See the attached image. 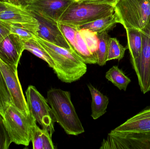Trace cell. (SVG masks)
<instances>
[{
  "label": "cell",
  "mask_w": 150,
  "mask_h": 149,
  "mask_svg": "<svg viewBox=\"0 0 150 149\" xmlns=\"http://www.w3.org/2000/svg\"><path fill=\"white\" fill-rule=\"evenodd\" d=\"M15 4L0 0V13L11 8Z\"/></svg>",
  "instance_id": "29"
},
{
  "label": "cell",
  "mask_w": 150,
  "mask_h": 149,
  "mask_svg": "<svg viewBox=\"0 0 150 149\" xmlns=\"http://www.w3.org/2000/svg\"><path fill=\"white\" fill-rule=\"evenodd\" d=\"M0 21L8 24H38L30 10L25 6L16 5L0 13Z\"/></svg>",
  "instance_id": "15"
},
{
  "label": "cell",
  "mask_w": 150,
  "mask_h": 149,
  "mask_svg": "<svg viewBox=\"0 0 150 149\" xmlns=\"http://www.w3.org/2000/svg\"><path fill=\"white\" fill-rule=\"evenodd\" d=\"M119 23L118 17L115 13L108 15L99 19L94 20L79 27V29H88L97 34L108 31Z\"/></svg>",
  "instance_id": "17"
},
{
  "label": "cell",
  "mask_w": 150,
  "mask_h": 149,
  "mask_svg": "<svg viewBox=\"0 0 150 149\" xmlns=\"http://www.w3.org/2000/svg\"><path fill=\"white\" fill-rule=\"evenodd\" d=\"M105 78L120 90L126 91L131 80L117 66H113L105 74Z\"/></svg>",
  "instance_id": "21"
},
{
  "label": "cell",
  "mask_w": 150,
  "mask_h": 149,
  "mask_svg": "<svg viewBox=\"0 0 150 149\" xmlns=\"http://www.w3.org/2000/svg\"><path fill=\"white\" fill-rule=\"evenodd\" d=\"M10 33V24L0 21V43Z\"/></svg>",
  "instance_id": "28"
},
{
  "label": "cell",
  "mask_w": 150,
  "mask_h": 149,
  "mask_svg": "<svg viewBox=\"0 0 150 149\" xmlns=\"http://www.w3.org/2000/svg\"><path fill=\"white\" fill-rule=\"evenodd\" d=\"M114 10L125 29L141 31L150 19V0H119Z\"/></svg>",
  "instance_id": "4"
},
{
  "label": "cell",
  "mask_w": 150,
  "mask_h": 149,
  "mask_svg": "<svg viewBox=\"0 0 150 149\" xmlns=\"http://www.w3.org/2000/svg\"><path fill=\"white\" fill-rule=\"evenodd\" d=\"M114 12V6L112 5L74 1L65 10L58 22L78 29L83 24L111 15Z\"/></svg>",
  "instance_id": "3"
},
{
  "label": "cell",
  "mask_w": 150,
  "mask_h": 149,
  "mask_svg": "<svg viewBox=\"0 0 150 149\" xmlns=\"http://www.w3.org/2000/svg\"><path fill=\"white\" fill-rule=\"evenodd\" d=\"M3 118L12 143L29 146L31 141L33 128L37 123L30 113L29 114L24 113L12 104L5 111Z\"/></svg>",
  "instance_id": "5"
},
{
  "label": "cell",
  "mask_w": 150,
  "mask_h": 149,
  "mask_svg": "<svg viewBox=\"0 0 150 149\" xmlns=\"http://www.w3.org/2000/svg\"><path fill=\"white\" fill-rule=\"evenodd\" d=\"M10 24V33L19 36L23 42L37 36L38 23H11Z\"/></svg>",
  "instance_id": "20"
},
{
  "label": "cell",
  "mask_w": 150,
  "mask_h": 149,
  "mask_svg": "<svg viewBox=\"0 0 150 149\" xmlns=\"http://www.w3.org/2000/svg\"><path fill=\"white\" fill-rule=\"evenodd\" d=\"M47 100L52 108L55 121L67 134L77 136L85 132L72 103L70 92L52 88L47 91Z\"/></svg>",
  "instance_id": "2"
},
{
  "label": "cell",
  "mask_w": 150,
  "mask_h": 149,
  "mask_svg": "<svg viewBox=\"0 0 150 149\" xmlns=\"http://www.w3.org/2000/svg\"><path fill=\"white\" fill-rule=\"evenodd\" d=\"M127 48L120 43L116 38H110L108 53L107 62L112 59L120 60L124 57Z\"/></svg>",
  "instance_id": "25"
},
{
  "label": "cell",
  "mask_w": 150,
  "mask_h": 149,
  "mask_svg": "<svg viewBox=\"0 0 150 149\" xmlns=\"http://www.w3.org/2000/svg\"><path fill=\"white\" fill-rule=\"evenodd\" d=\"M30 11L38 23L37 36L55 45L73 49L60 29L58 22L48 18L38 12Z\"/></svg>",
  "instance_id": "10"
},
{
  "label": "cell",
  "mask_w": 150,
  "mask_h": 149,
  "mask_svg": "<svg viewBox=\"0 0 150 149\" xmlns=\"http://www.w3.org/2000/svg\"><path fill=\"white\" fill-rule=\"evenodd\" d=\"M26 101L30 114L51 135L54 133L55 121L51 107L46 99L34 86L30 85L25 91Z\"/></svg>",
  "instance_id": "6"
},
{
  "label": "cell",
  "mask_w": 150,
  "mask_h": 149,
  "mask_svg": "<svg viewBox=\"0 0 150 149\" xmlns=\"http://www.w3.org/2000/svg\"><path fill=\"white\" fill-rule=\"evenodd\" d=\"M35 38L52 58L54 63L53 70L62 82L73 83L86 73V64L74 50L55 45L38 36Z\"/></svg>",
  "instance_id": "1"
},
{
  "label": "cell",
  "mask_w": 150,
  "mask_h": 149,
  "mask_svg": "<svg viewBox=\"0 0 150 149\" xmlns=\"http://www.w3.org/2000/svg\"><path fill=\"white\" fill-rule=\"evenodd\" d=\"M1 1H4L7 2L9 3L10 0H1Z\"/></svg>",
  "instance_id": "31"
},
{
  "label": "cell",
  "mask_w": 150,
  "mask_h": 149,
  "mask_svg": "<svg viewBox=\"0 0 150 149\" xmlns=\"http://www.w3.org/2000/svg\"><path fill=\"white\" fill-rule=\"evenodd\" d=\"M88 87L92 98L91 116L97 120L106 113L109 99L91 84H88Z\"/></svg>",
  "instance_id": "16"
},
{
  "label": "cell",
  "mask_w": 150,
  "mask_h": 149,
  "mask_svg": "<svg viewBox=\"0 0 150 149\" xmlns=\"http://www.w3.org/2000/svg\"><path fill=\"white\" fill-rule=\"evenodd\" d=\"M112 131L150 134V106L147 107Z\"/></svg>",
  "instance_id": "14"
},
{
  "label": "cell",
  "mask_w": 150,
  "mask_h": 149,
  "mask_svg": "<svg viewBox=\"0 0 150 149\" xmlns=\"http://www.w3.org/2000/svg\"><path fill=\"white\" fill-rule=\"evenodd\" d=\"M98 45L97 51V64L103 66L107 62L110 36L108 31L98 34Z\"/></svg>",
  "instance_id": "23"
},
{
  "label": "cell",
  "mask_w": 150,
  "mask_h": 149,
  "mask_svg": "<svg viewBox=\"0 0 150 149\" xmlns=\"http://www.w3.org/2000/svg\"><path fill=\"white\" fill-rule=\"evenodd\" d=\"M12 104L10 94L0 69V113L3 117L9 106Z\"/></svg>",
  "instance_id": "24"
},
{
  "label": "cell",
  "mask_w": 150,
  "mask_h": 149,
  "mask_svg": "<svg viewBox=\"0 0 150 149\" xmlns=\"http://www.w3.org/2000/svg\"><path fill=\"white\" fill-rule=\"evenodd\" d=\"M127 37V49L130 55L131 64L139 59L142 50V38L141 31L134 29H126Z\"/></svg>",
  "instance_id": "18"
},
{
  "label": "cell",
  "mask_w": 150,
  "mask_h": 149,
  "mask_svg": "<svg viewBox=\"0 0 150 149\" xmlns=\"http://www.w3.org/2000/svg\"><path fill=\"white\" fill-rule=\"evenodd\" d=\"M141 31L142 38L141 54L131 65L137 76L141 91L145 94L150 91V19Z\"/></svg>",
  "instance_id": "8"
},
{
  "label": "cell",
  "mask_w": 150,
  "mask_h": 149,
  "mask_svg": "<svg viewBox=\"0 0 150 149\" xmlns=\"http://www.w3.org/2000/svg\"><path fill=\"white\" fill-rule=\"evenodd\" d=\"M100 149H150V134L112 130Z\"/></svg>",
  "instance_id": "7"
},
{
  "label": "cell",
  "mask_w": 150,
  "mask_h": 149,
  "mask_svg": "<svg viewBox=\"0 0 150 149\" xmlns=\"http://www.w3.org/2000/svg\"><path fill=\"white\" fill-rule=\"evenodd\" d=\"M24 50L23 41L19 36L10 33L0 43V59L5 64L18 66Z\"/></svg>",
  "instance_id": "13"
},
{
  "label": "cell",
  "mask_w": 150,
  "mask_h": 149,
  "mask_svg": "<svg viewBox=\"0 0 150 149\" xmlns=\"http://www.w3.org/2000/svg\"><path fill=\"white\" fill-rule=\"evenodd\" d=\"M52 136L46 129H41L35 123L33 128L31 141L33 149H54Z\"/></svg>",
  "instance_id": "19"
},
{
  "label": "cell",
  "mask_w": 150,
  "mask_h": 149,
  "mask_svg": "<svg viewBox=\"0 0 150 149\" xmlns=\"http://www.w3.org/2000/svg\"><path fill=\"white\" fill-rule=\"evenodd\" d=\"M23 42L25 50L28 51L36 57L43 59L48 64L49 67L53 68L54 63L52 59L35 37Z\"/></svg>",
  "instance_id": "22"
},
{
  "label": "cell",
  "mask_w": 150,
  "mask_h": 149,
  "mask_svg": "<svg viewBox=\"0 0 150 149\" xmlns=\"http://www.w3.org/2000/svg\"><path fill=\"white\" fill-rule=\"evenodd\" d=\"M17 68L18 66L5 64L0 59V69L10 94L12 104L23 113L29 114L26 99L18 79Z\"/></svg>",
  "instance_id": "9"
},
{
  "label": "cell",
  "mask_w": 150,
  "mask_h": 149,
  "mask_svg": "<svg viewBox=\"0 0 150 149\" xmlns=\"http://www.w3.org/2000/svg\"><path fill=\"white\" fill-rule=\"evenodd\" d=\"M74 0H30L27 9L38 12L58 22L62 14Z\"/></svg>",
  "instance_id": "12"
},
{
  "label": "cell",
  "mask_w": 150,
  "mask_h": 149,
  "mask_svg": "<svg viewBox=\"0 0 150 149\" xmlns=\"http://www.w3.org/2000/svg\"><path fill=\"white\" fill-rule=\"evenodd\" d=\"M26 0H10V3L18 6H25Z\"/></svg>",
  "instance_id": "30"
},
{
  "label": "cell",
  "mask_w": 150,
  "mask_h": 149,
  "mask_svg": "<svg viewBox=\"0 0 150 149\" xmlns=\"http://www.w3.org/2000/svg\"><path fill=\"white\" fill-rule=\"evenodd\" d=\"M119 0H74L78 2L85 3H96V4H109L115 6Z\"/></svg>",
  "instance_id": "27"
},
{
  "label": "cell",
  "mask_w": 150,
  "mask_h": 149,
  "mask_svg": "<svg viewBox=\"0 0 150 149\" xmlns=\"http://www.w3.org/2000/svg\"><path fill=\"white\" fill-rule=\"evenodd\" d=\"M30 0H26V3H25V5H26V4H27V3L29 1H30Z\"/></svg>",
  "instance_id": "32"
},
{
  "label": "cell",
  "mask_w": 150,
  "mask_h": 149,
  "mask_svg": "<svg viewBox=\"0 0 150 149\" xmlns=\"http://www.w3.org/2000/svg\"><path fill=\"white\" fill-rule=\"evenodd\" d=\"M11 142L5 127L3 117L0 113V149H8Z\"/></svg>",
  "instance_id": "26"
},
{
  "label": "cell",
  "mask_w": 150,
  "mask_h": 149,
  "mask_svg": "<svg viewBox=\"0 0 150 149\" xmlns=\"http://www.w3.org/2000/svg\"><path fill=\"white\" fill-rule=\"evenodd\" d=\"M59 27L72 49L86 64H97L96 55L89 49L81 30L78 28L58 22Z\"/></svg>",
  "instance_id": "11"
}]
</instances>
